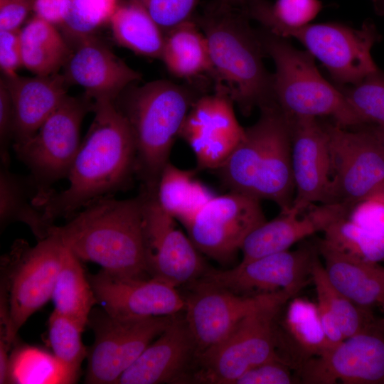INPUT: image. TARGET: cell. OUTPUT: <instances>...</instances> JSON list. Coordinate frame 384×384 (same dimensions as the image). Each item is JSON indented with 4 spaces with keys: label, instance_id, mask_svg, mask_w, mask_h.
<instances>
[{
    "label": "cell",
    "instance_id": "cell-35",
    "mask_svg": "<svg viewBox=\"0 0 384 384\" xmlns=\"http://www.w3.org/2000/svg\"><path fill=\"white\" fill-rule=\"evenodd\" d=\"M318 255L311 271V280L317 299L324 301L334 314L345 338L360 334L375 325L377 322L369 309L358 306L333 286Z\"/></svg>",
    "mask_w": 384,
    "mask_h": 384
},
{
    "label": "cell",
    "instance_id": "cell-20",
    "mask_svg": "<svg viewBox=\"0 0 384 384\" xmlns=\"http://www.w3.org/2000/svg\"><path fill=\"white\" fill-rule=\"evenodd\" d=\"M192 284L193 292L185 299L184 319L196 356L223 340L267 294L242 296L199 279Z\"/></svg>",
    "mask_w": 384,
    "mask_h": 384
},
{
    "label": "cell",
    "instance_id": "cell-30",
    "mask_svg": "<svg viewBox=\"0 0 384 384\" xmlns=\"http://www.w3.org/2000/svg\"><path fill=\"white\" fill-rule=\"evenodd\" d=\"M51 299L55 311L68 317L82 329L88 324L93 306L97 304L80 260L68 247Z\"/></svg>",
    "mask_w": 384,
    "mask_h": 384
},
{
    "label": "cell",
    "instance_id": "cell-29",
    "mask_svg": "<svg viewBox=\"0 0 384 384\" xmlns=\"http://www.w3.org/2000/svg\"><path fill=\"white\" fill-rule=\"evenodd\" d=\"M195 173L168 162L158 182L156 199L159 206L182 224L193 218L215 196L195 178Z\"/></svg>",
    "mask_w": 384,
    "mask_h": 384
},
{
    "label": "cell",
    "instance_id": "cell-28",
    "mask_svg": "<svg viewBox=\"0 0 384 384\" xmlns=\"http://www.w3.org/2000/svg\"><path fill=\"white\" fill-rule=\"evenodd\" d=\"M109 26L120 46L137 55L161 60L164 32L136 0H119Z\"/></svg>",
    "mask_w": 384,
    "mask_h": 384
},
{
    "label": "cell",
    "instance_id": "cell-36",
    "mask_svg": "<svg viewBox=\"0 0 384 384\" xmlns=\"http://www.w3.org/2000/svg\"><path fill=\"white\" fill-rule=\"evenodd\" d=\"M119 0H71L67 16L58 29L71 48L85 38L97 36L109 26Z\"/></svg>",
    "mask_w": 384,
    "mask_h": 384
},
{
    "label": "cell",
    "instance_id": "cell-23",
    "mask_svg": "<svg viewBox=\"0 0 384 384\" xmlns=\"http://www.w3.org/2000/svg\"><path fill=\"white\" fill-rule=\"evenodd\" d=\"M350 208L340 203L313 204L302 213L280 212L252 231L243 242L241 262L285 251L296 242L324 232L335 221L346 218Z\"/></svg>",
    "mask_w": 384,
    "mask_h": 384
},
{
    "label": "cell",
    "instance_id": "cell-2",
    "mask_svg": "<svg viewBox=\"0 0 384 384\" xmlns=\"http://www.w3.org/2000/svg\"><path fill=\"white\" fill-rule=\"evenodd\" d=\"M193 20L206 36L214 91L228 95L243 114L274 102L272 74L263 63L258 31L238 6L213 0Z\"/></svg>",
    "mask_w": 384,
    "mask_h": 384
},
{
    "label": "cell",
    "instance_id": "cell-49",
    "mask_svg": "<svg viewBox=\"0 0 384 384\" xmlns=\"http://www.w3.org/2000/svg\"><path fill=\"white\" fill-rule=\"evenodd\" d=\"M377 193L384 195V187L379 192H378Z\"/></svg>",
    "mask_w": 384,
    "mask_h": 384
},
{
    "label": "cell",
    "instance_id": "cell-24",
    "mask_svg": "<svg viewBox=\"0 0 384 384\" xmlns=\"http://www.w3.org/2000/svg\"><path fill=\"white\" fill-rule=\"evenodd\" d=\"M11 96L14 117V142L32 137L67 97L70 85L63 73L34 77L3 75ZM12 144V145H13Z\"/></svg>",
    "mask_w": 384,
    "mask_h": 384
},
{
    "label": "cell",
    "instance_id": "cell-15",
    "mask_svg": "<svg viewBox=\"0 0 384 384\" xmlns=\"http://www.w3.org/2000/svg\"><path fill=\"white\" fill-rule=\"evenodd\" d=\"M141 193L147 272L176 288L195 282L207 268L200 252L178 228L176 219L161 208L156 193L142 188Z\"/></svg>",
    "mask_w": 384,
    "mask_h": 384
},
{
    "label": "cell",
    "instance_id": "cell-37",
    "mask_svg": "<svg viewBox=\"0 0 384 384\" xmlns=\"http://www.w3.org/2000/svg\"><path fill=\"white\" fill-rule=\"evenodd\" d=\"M83 330L54 310L48 318V342L53 354L74 383L78 380L81 363L88 353L82 341Z\"/></svg>",
    "mask_w": 384,
    "mask_h": 384
},
{
    "label": "cell",
    "instance_id": "cell-48",
    "mask_svg": "<svg viewBox=\"0 0 384 384\" xmlns=\"http://www.w3.org/2000/svg\"><path fill=\"white\" fill-rule=\"evenodd\" d=\"M380 304L382 305V308H383V312H384V299L382 300V302H380ZM382 322L384 325V318L382 320Z\"/></svg>",
    "mask_w": 384,
    "mask_h": 384
},
{
    "label": "cell",
    "instance_id": "cell-21",
    "mask_svg": "<svg viewBox=\"0 0 384 384\" xmlns=\"http://www.w3.org/2000/svg\"><path fill=\"white\" fill-rule=\"evenodd\" d=\"M63 70L68 82L82 87L93 102H114L128 86L142 78L97 36L77 43Z\"/></svg>",
    "mask_w": 384,
    "mask_h": 384
},
{
    "label": "cell",
    "instance_id": "cell-22",
    "mask_svg": "<svg viewBox=\"0 0 384 384\" xmlns=\"http://www.w3.org/2000/svg\"><path fill=\"white\" fill-rule=\"evenodd\" d=\"M197 348L185 319H174L122 374L117 384H159L192 380L188 369Z\"/></svg>",
    "mask_w": 384,
    "mask_h": 384
},
{
    "label": "cell",
    "instance_id": "cell-3",
    "mask_svg": "<svg viewBox=\"0 0 384 384\" xmlns=\"http://www.w3.org/2000/svg\"><path fill=\"white\" fill-rule=\"evenodd\" d=\"M49 235L56 237L80 260L126 277H141L147 272L144 228L143 196L117 200L98 199L69 218L53 225Z\"/></svg>",
    "mask_w": 384,
    "mask_h": 384
},
{
    "label": "cell",
    "instance_id": "cell-33",
    "mask_svg": "<svg viewBox=\"0 0 384 384\" xmlns=\"http://www.w3.org/2000/svg\"><path fill=\"white\" fill-rule=\"evenodd\" d=\"M7 383H74L55 357L34 346H21L9 356Z\"/></svg>",
    "mask_w": 384,
    "mask_h": 384
},
{
    "label": "cell",
    "instance_id": "cell-10",
    "mask_svg": "<svg viewBox=\"0 0 384 384\" xmlns=\"http://www.w3.org/2000/svg\"><path fill=\"white\" fill-rule=\"evenodd\" d=\"M173 316L124 319L92 310L88 324L95 338L87 353L85 383L117 384L122 374L170 324Z\"/></svg>",
    "mask_w": 384,
    "mask_h": 384
},
{
    "label": "cell",
    "instance_id": "cell-27",
    "mask_svg": "<svg viewBox=\"0 0 384 384\" xmlns=\"http://www.w3.org/2000/svg\"><path fill=\"white\" fill-rule=\"evenodd\" d=\"M23 67L35 75L60 73L73 49L58 28L33 16L21 28Z\"/></svg>",
    "mask_w": 384,
    "mask_h": 384
},
{
    "label": "cell",
    "instance_id": "cell-19",
    "mask_svg": "<svg viewBox=\"0 0 384 384\" xmlns=\"http://www.w3.org/2000/svg\"><path fill=\"white\" fill-rule=\"evenodd\" d=\"M89 280L97 304L124 319L174 316L185 309L176 287L151 277H126L101 270Z\"/></svg>",
    "mask_w": 384,
    "mask_h": 384
},
{
    "label": "cell",
    "instance_id": "cell-41",
    "mask_svg": "<svg viewBox=\"0 0 384 384\" xmlns=\"http://www.w3.org/2000/svg\"><path fill=\"white\" fill-rule=\"evenodd\" d=\"M292 365L282 361H271L258 365L241 375L233 384H291Z\"/></svg>",
    "mask_w": 384,
    "mask_h": 384
},
{
    "label": "cell",
    "instance_id": "cell-44",
    "mask_svg": "<svg viewBox=\"0 0 384 384\" xmlns=\"http://www.w3.org/2000/svg\"><path fill=\"white\" fill-rule=\"evenodd\" d=\"M34 0H0V30H19Z\"/></svg>",
    "mask_w": 384,
    "mask_h": 384
},
{
    "label": "cell",
    "instance_id": "cell-13",
    "mask_svg": "<svg viewBox=\"0 0 384 384\" xmlns=\"http://www.w3.org/2000/svg\"><path fill=\"white\" fill-rule=\"evenodd\" d=\"M265 221L260 200L230 191L214 196L183 225L200 252L225 264L233 260L248 235Z\"/></svg>",
    "mask_w": 384,
    "mask_h": 384
},
{
    "label": "cell",
    "instance_id": "cell-47",
    "mask_svg": "<svg viewBox=\"0 0 384 384\" xmlns=\"http://www.w3.org/2000/svg\"><path fill=\"white\" fill-rule=\"evenodd\" d=\"M222 3L227 4L234 6H240L246 0H218Z\"/></svg>",
    "mask_w": 384,
    "mask_h": 384
},
{
    "label": "cell",
    "instance_id": "cell-25",
    "mask_svg": "<svg viewBox=\"0 0 384 384\" xmlns=\"http://www.w3.org/2000/svg\"><path fill=\"white\" fill-rule=\"evenodd\" d=\"M326 275L341 293L358 306L369 309L384 299V267L344 256L320 243Z\"/></svg>",
    "mask_w": 384,
    "mask_h": 384
},
{
    "label": "cell",
    "instance_id": "cell-5",
    "mask_svg": "<svg viewBox=\"0 0 384 384\" xmlns=\"http://www.w3.org/2000/svg\"><path fill=\"white\" fill-rule=\"evenodd\" d=\"M203 94L191 85L157 80L139 86L132 84L114 101L132 131L135 174L146 191H156L175 139L193 104Z\"/></svg>",
    "mask_w": 384,
    "mask_h": 384
},
{
    "label": "cell",
    "instance_id": "cell-34",
    "mask_svg": "<svg viewBox=\"0 0 384 384\" xmlns=\"http://www.w3.org/2000/svg\"><path fill=\"white\" fill-rule=\"evenodd\" d=\"M319 242L350 258L373 263L384 261V237L368 232L347 217L330 225Z\"/></svg>",
    "mask_w": 384,
    "mask_h": 384
},
{
    "label": "cell",
    "instance_id": "cell-45",
    "mask_svg": "<svg viewBox=\"0 0 384 384\" xmlns=\"http://www.w3.org/2000/svg\"><path fill=\"white\" fill-rule=\"evenodd\" d=\"M71 0H34V15L57 26L63 23L69 11Z\"/></svg>",
    "mask_w": 384,
    "mask_h": 384
},
{
    "label": "cell",
    "instance_id": "cell-46",
    "mask_svg": "<svg viewBox=\"0 0 384 384\" xmlns=\"http://www.w3.org/2000/svg\"><path fill=\"white\" fill-rule=\"evenodd\" d=\"M370 129L384 153V126L375 125Z\"/></svg>",
    "mask_w": 384,
    "mask_h": 384
},
{
    "label": "cell",
    "instance_id": "cell-16",
    "mask_svg": "<svg viewBox=\"0 0 384 384\" xmlns=\"http://www.w3.org/2000/svg\"><path fill=\"white\" fill-rule=\"evenodd\" d=\"M383 328L382 321L377 323L303 362L299 366L301 380L307 384L384 383Z\"/></svg>",
    "mask_w": 384,
    "mask_h": 384
},
{
    "label": "cell",
    "instance_id": "cell-14",
    "mask_svg": "<svg viewBox=\"0 0 384 384\" xmlns=\"http://www.w3.org/2000/svg\"><path fill=\"white\" fill-rule=\"evenodd\" d=\"M317 247H302L240 262L231 269L206 268L201 281L242 296L281 290L299 292L311 279Z\"/></svg>",
    "mask_w": 384,
    "mask_h": 384
},
{
    "label": "cell",
    "instance_id": "cell-7",
    "mask_svg": "<svg viewBox=\"0 0 384 384\" xmlns=\"http://www.w3.org/2000/svg\"><path fill=\"white\" fill-rule=\"evenodd\" d=\"M66 250L56 237L49 235L33 247L18 240L4 257L0 344L10 348L28 318L51 299Z\"/></svg>",
    "mask_w": 384,
    "mask_h": 384
},
{
    "label": "cell",
    "instance_id": "cell-43",
    "mask_svg": "<svg viewBox=\"0 0 384 384\" xmlns=\"http://www.w3.org/2000/svg\"><path fill=\"white\" fill-rule=\"evenodd\" d=\"M19 30H0V67L4 76L17 74L23 67Z\"/></svg>",
    "mask_w": 384,
    "mask_h": 384
},
{
    "label": "cell",
    "instance_id": "cell-40",
    "mask_svg": "<svg viewBox=\"0 0 384 384\" xmlns=\"http://www.w3.org/2000/svg\"><path fill=\"white\" fill-rule=\"evenodd\" d=\"M347 218L368 232L384 237V195L377 193L356 203Z\"/></svg>",
    "mask_w": 384,
    "mask_h": 384
},
{
    "label": "cell",
    "instance_id": "cell-8",
    "mask_svg": "<svg viewBox=\"0 0 384 384\" xmlns=\"http://www.w3.org/2000/svg\"><path fill=\"white\" fill-rule=\"evenodd\" d=\"M298 292L268 293L264 300L220 343L196 356L193 380L233 384L247 370L271 361L292 363L277 352L276 321L282 308Z\"/></svg>",
    "mask_w": 384,
    "mask_h": 384
},
{
    "label": "cell",
    "instance_id": "cell-18",
    "mask_svg": "<svg viewBox=\"0 0 384 384\" xmlns=\"http://www.w3.org/2000/svg\"><path fill=\"white\" fill-rule=\"evenodd\" d=\"M287 118L295 188L289 209L302 213L316 203H331V158L324 123L312 117Z\"/></svg>",
    "mask_w": 384,
    "mask_h": 384
},
{
    "label": "cell",
    "instance_id": "cell-6",
    "mask_svg": "<svg viewBox=\"0 0 384 384\" xmlns=\"http://www.w3.org/2000/svg\"><path fill=\"white\" fill-rule=\"evenodd\" d=\"M258 32L265 53L274 63V100L287 117L327 116L346 128L365 124L341 90L321 75L307 50L265 29Z\"/></svg>",
    "mask_w": 384,
    "mask_h": 384
},
{
    "label": "cell",
    "instance_id": "cell-31",
    "mask_svg": "<svg viewBox=\"0 0 384 384\" xmlns=\"http://www.w3.org/2000/svg\"><path fill=\"white\" fill-rule=\"evenodd\" d=\"M34 188L28 178L13 173L9 166L0 167V227L12 223L26 224L38 241L48 236L53 225L44 219L42 211L33 204ZM54 225V224H53Z\"/></svg>",
    "mask_w": 384,
    "mask_h": 384
},
{
    "label": "cell",
    "instance_id": "cell-39",
    "mask_svg": "<svg viewBox=\"0 0 384 384\" xmlns=\"http://www.w3.org/2000/svg\"><path fill=\"white\" fill-rule=\"evenodd\" d=\"M164 32L193 19L201 0H136Z\"/></svg>",
    "mask_w": 384,
    "mask_h": 384
},
{
    "label": "cell",
    "instance_id": "cell-11",
    "mask_svg": "<svg viewBox=\"0 0 384 384\" xmlns=\"http://www.w3.org/2000/svg\"><path fill=\"white\" fill-rule=\"evenodd\" d=\"M273 34L299 41L341 85L356 84L379 71L371 55L378 36L370 23L358 29L337 23H309Z\"/></svg>",
    "mask_w": 384,
    "mask_h": 384
},
{
    "label": "cell",
    "instance_id": "cell-32",
    "mask_svg": "<svg viewBox=\"0 0 384 384\" xmlns=\"http://www.w3.org/2000/svg\"><path fill=\"white\" fill-rule=\"evenodd\" d=\"M283 326L298 357V367L329 351L316 304L304 298L292 297L287 305Z\"/></svg>",
    "mask_w": 384,
    "mask_h": 384
},
{
    "label": "cell",
    "instance_id": "cell-26",
    "mask_svg": "<svg viewBox=\"0 0 384 384\" xmlns=\"http://www.w3.org/2000/svg\"><path fill=\"white\" fill-rule=\"evenodd\" d=\"M161 60L178 78L193 80L206 74L210 76L212 66L207 41L193 18L165 32Z\"/></svg>",
    "mask_w": 384,
    "mask_h": 384
},
{
    "label": "cell",
    "instance_id": "cell-4",
    "mask_svg": "<svg viewBox=\"0 0 384 384\" xmlns=\"http://www.w3.org/2000/svg\"><path fill=\"white\" fill-rule=\"evenodd\" d=\"M260 109L257 122L245 128L237 147L216 170L230 191L273 201L284 212L295 193L290 123L275 102Z\"/></svg>",
    "mask_w": 384,
    "mask_h": 384
},
{
    "label": "cell",
    "instance_id": "cell-42",
    "mask_svg": "<svg viewBox=\"0 0 384 384\" xmlns=\"http://www.w3.org/2000/svg\"><path fill=\"white\" fill-rule=\"evenodd\" d=\"M14 117L10 94L0 80V159L1 164L9 166L11 144L14 142Z\"/></svg>",
    "mask_w": 384,
    "mask_h": 384
},
{
    "label": "cell",
    "instance_id": "cell-12",
    "mask_svg": "<svg viewBox=\"0 0 384 384\" xmlns=\"http://www.w3.org/2000/svg\"><path fill=\"white\" fill-rule=\"evenodd\" d=\"M331 166V203L351 208L384 187V153L371 129L324 123Z\"/></svg>",
    "mask_w": 384,
    "mask_h": 384
},
{
    "label": "cell",
    "instance_id": "cell-9",
    "mask_svg": "<svg viewBox=\"0 0 384 384\" xmlns=\"http://www.w3.org/2000/svg\"><path fill=\"white\" fill-rule=\"evenodd\" d=\"M95 102L85 94L67 95L37 132L21 144H13L16 155L29 169L38 208L53 191L52 186L67 178L80 148V132Z\"/></svg>",
    "mask_w": 384,
    "mask_h": 384
},
{
    "label": "cell",
    "instance_id": "cell-38",
    "mask_svg": "<svg viewBox=\"0 0 384 384\" xmlns=\"http://www.w3.org/2000/svg\"><path fill=\"white\" fill-rule=\"evenodd\" d=\"M339 89L365 124L384 126V74L380 70Z\"/></svg>",
    "mask_w": 384,
    "mask_h": 384
},
{
    "label": "cell",
    "instance_id": "cell-17",
    "mask_svg": "<svg viewBox=\"0 0 384 384\" xmlns=\"http://www.w3.org/2000/svg\"><path fill=\"white\" fill-rule=\"evenodd\" d=\"M226 95H201L191 107L179 137L191 146L199 169H218L229 158L245 134Z\"/></svg>",
    "mask_w": 384,
    "mask_h": 384
},
{
    "label": "cell",
    "instance_id": "cell-1",
    "mask_svg": "<svg viewBox=\"0 0 384 384\" xmlns=\"http://www.w3.org/2000/svg\"><path fill=\"white\" fill-rule=\"evenodd\" d=\"M94 102L95 117L70 167L68 187L53 190L38 207L50 225L127 188L135 174L136 146L127 120L114 102Z\"/></svg>",
    "mask_w": 384,
    "mask_h": 384
}]
</instances>
